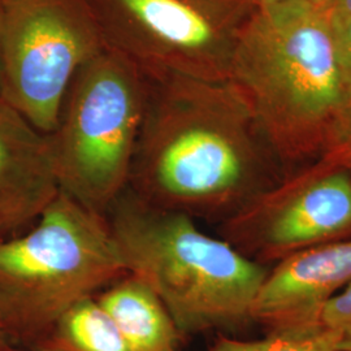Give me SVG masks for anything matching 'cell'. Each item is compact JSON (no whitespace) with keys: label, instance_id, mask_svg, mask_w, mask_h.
Listing matches in <instances>:
<instances>
[{"label":"cell","instance_id":"obj_16","mask_svg":"<svg viewBox=\"0 0 351 351\" xmlns=\"http://www.w3.org/2000/svg\"><path fill=\"white\" fill-rule=\"evenodd\" d=\"M333 149H339V150L343 151L351 160V113L341 136H339V141Z\"/></svg>","mask_w":351,"mask_h":351},{"label":"cell","instance_id":"obj_9","mask_svg":"<svg viewBox=\"0 0 351 351\" xmlns=\"http://www.w3.org/2000/svg\"><path fill=\"white\" fill-rule=\"evenodd\" d=\"M350 284L351 239L300 251L269 267L252 320L268 335L319 330L326 303Z\"/></svg>","mask_w":351,"mask_h":351},{"label":"cell","instance_id":"obj_17","mask_svg":"<svg viewBox=\"0 0 351 351\" xmlns=\"http://www.w3.org/2000/svg\"><path fill=\"white\" fill-rule=\"evenodd\" d=\"M328 11L330 14H351V0H328Z\"/></svg>","mask_w":351,"mask_h":351},{"label":"cell","instance_id":"obj_18","mask_svg":"<svg viewBox=\"0 0 351 351\" xmlns=\"http://www.w3.org/2000/svg\"><path fill=\"white\" fill-rule=\"evenodd\" d=\"M284 1H308V3H315V4H326L328 5V0H259V4H261V7H267V5L284 3Z\"/></svg>","mask_w":351,"mask_h":351},{"label":"cell","instance_id":"obj_19","mask_svg":"<svg viewBox=\"0 0 351 351\" xmlns=\"http://www.w3.org/2000/svg\"><path fill=\"white\" fill-rule=\"evenodd\" d=\"M0 351H29V350H25V349H20V348H16V346H11V345H8V346H3V348H0Z\"/></svg>","mask_w":351,"mask_h":351},{"label":"cell","instance_id":"obj_8","mask_svg":"<svg viewBox=\"0 0 351 351\" xmlns=\"http://www.w3.org/2000/svg\"><path fill=\"white\" fill-rule=\"evenodd\" d=\"M220 239L256 263L280 261L320 245L351 239V160L326 151L217 226Z\"/></svg>","mask_w":351,"mask_h":351},{"label":"cell","instance_id":"obj_14","mask_svg":"<svg viewBox=\"0 0 351 351\" xmlns=\"http://www.w3.org/2000/svg\"><path fill=\"white\" fill-rule=\"evenodd\" d=\"M320 323L342 339L343 351H351V284L326 303Z\"/></svg>","mask_w":351,"mask_h":351},{"label":"cell","instance_id":"obj_3","mask_svg":"<svg viewBox=\"0 0 351 351\" xmlns=\"http://www.w3.org/2000/svg\"><path fill=\"white\" fill-rule=\"evenodd\" d=\"M106 217L128 272L155 291L181 336L254 323L252 307L269 267L206 234L188 215L154 207L128 189Z\"/></svg>","mask_w":351,"mask_h":351},{"label":"cell","instance_id":"obj_20","mask_svg":"<svg viewBox=\"0 0 351 351\" xmlns=\"http://www.w3.org/2000/svg\"><path fill=\"white\" fill-rule=\"evenodd\" d=\"M3 346H8V342L4 339L3 335L0 333V348H3Z\"/></svg>","mask_w":351,"mask_h":351},{"label":"cell","instance_id":"obj_6","mask_svg":"<svg viewBox=\"0 0 351 351\" xmlns=\"http://www.w3.org/2000/svg\"><path fill=\"white\" fill-rule=\"evenodd\" d=\"M104 49L88 0H3L0 99L51 134L77 72Z\"/></svg>","mask_w":351,"mask_h":351},{"label":"cell","instance_id":"obj_21","mask_svg":"<svg viewBox=\"0 0 351 351\" xmlns=\"http://www.w3.org/2000/svg\"><path fill=\"white\" fill-rule=\"evenodd\" d=\"M1 17H3V0H0V33H1Z\"/></svg>","mask_w":351,"mask_h":351},{"label":"cell","instance_id":"obj_1","mask_svg":"<svg viewBox=\"0 0 351 351\" xmlns=\"http://www.w3.org/2000/svg\"><path fill=\"white\" fill-rule=\"evenodd\" d=\"M146 78L128 184L141 201L219 226L285 176L230 78Z\"/></svg>","mask_w":351,"mask_h":351},{"label":"cell","instance_id":"obj_15","mask_svg":"<svg viewBox=\"0 0 351 351\" xmlns=\"http://www.w3.org/2000/svg\"><path fill=\"white\" fill-rule=\"evenodd\" d=\"M329 21L339 72L351 95V14L339 16L329 13Z\"/></svg>","mask_w":351,"mask_h":351},{"label":"cell","instance_id":"obj_2","mask_svg":"<svg viewBox=\"0 0 351 351\" xmlns=\"http://www.w3.org/2000/svg\"><path fill=\"white\" fill-rule=\"evenodd\" d=\"M229 78L250 101L285 175L332 150L350 116L326 4L261 7L239 33Z\"/></svg>","mask_w":351,"mask_h":351},{"label":"cell","instance_id":"obj_10","mask_svg":"<svg viewBox=\"0 0 351 351\" xmlns=\"http://www.w3.org/2000/svg\"><path fill=\"white\" fill-rule=\"evenodd\" d=\"M59 194L49 134L0 99V242L29 230Z\"/></svg>","mask_w":351,"mask_h":351},{"label":"cell","instance_id":"obj_4","mask_svg":"<svg viewBox=\"0 0 351 351\" xmlns=\"http://www.w3.org/2000/svg\"><path fill=\"white\" fill-rule=\"evenodd\" d=\"M126 274L107 217L60 191L29 230L0 242V333L30 350L77 303Z\"/></svg>","mask_w":351,"mask_h":351},{"label":"cell","instance_id":"obj_13","mask_svg":"<svg viewBox=\"0 0 351 351\" xmlns=\"http://www.w3.org/2000/svg\"><path fill=\"white\" fill-rule=\"evenodd\" d=\"M207 351H343L342 339L330 329L300 335H268L259 339L219 336Z\"/></svg>","mask_w":351,"mask_h":351},{"label":"cell","instance_id":"obj_7","mask_svg":"<svg viewBox=\"0 0 351 351\" xmlns=\"http://www.w3.org/2000/svg\"><path fill=\"white\" fill-rule=\"evenodd\" d=\"M107 49L146 77L228 80L241 0H88Z\"/></svg>","mask_w":351,"mask_h":351},{"label":"cell","instance_id":"obj_11","mask_svg":"<svg viewBox=\"0 0 351 351\" xmlns=\"http://www.w3.org/2000/svg\"><path fill=\"white\" fill-rule=\"evenodd\" d=\"M129 351H178L181 333L155 291L128 272L95 297Z\"/></svg>","mask_w":351,"mask_h":351},{"label":"cell","instance_id":"obj_12","mask_svg":"<svg viewBox=\"0 0 351 351\" xmlns=\"http://www.w3.org/2000/svg\"><path fill=\"white\" fill-rule=\"evenodd\" d=\"M29 351H129L95 298L77 303Z\"/></svg>","mask_w":351,"mask_h":351},{"label":"cell","instance_id":"obj_5","mask_svg":"<svg viewBox=\"0 0 351 351\" xmlns=\"http://www.w3.org/2000/svg\"><path fill=\"white\" fill-rule=\"evenodd\" d=\"M146 97V75L111 49L77 72L49 134L60 191L107 216L128 189Z\"/></svg>","mask_w":351,"mask_h":351}]
</instances>
